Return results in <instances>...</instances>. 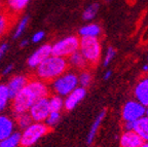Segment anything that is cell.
I'll return each instance as SVG.
<instances>
[{"mask_svg": "<svg viewBox=\"0 0 148 147\" xmlns=\"http://www.w3.org/2000/svg\"><path fill=\"white\" fill-rule=\"evenodd\" d=\"M44 37H45V32H44V31H42V30L37 31L36 33H34V34L32 35L30 41L32 42V43H38V42L43 40Z\"/></svg>", "mask_w": 148, "mask_h": 147, "instance_id": "obj_29", "label": "cell"}, {"mask_svg": "<svg viewBox=\"0 0 148 147\" xmlns=\"http://www.w3.org/2000/svg\"><path fill=\"white\" fill-rule=\"evenodd\" d=\"M29 41H30V40H28V39H23L21 41V43H20V46H21V47H26V46L29 44Z\"/></svg>", "mask_w": 148, "mask_h": 147, "instance_id": "obj_34", "label": "cell"}, {"mask_svg": "<svg viewBox=\"0 0 148 147\" xmlns=\"http://www.w3.org/2000/svg\"><path fill=\"white\" fill-rule=\"evenodd\" d=\"M68 66L65 58L51 55L35 68V76L44 82H51L67 71Z\"/></svg>", "mask_w": 148, "mask_h": 147, "instance_id": "obj_2", "label": "cell"}, {"mask_svg": "<svg viewBox=\"0 0 148 147\" xmlns=\"http://www.w3.org/2000/svg\"><path fill=\"white\" fill-rule=\"evenodd\" d=\"M7 51H8V43L3 42V43L0 44V61H1V59L5 56Z\"/></svg>", "mask_w": 148, "mask_h": 147, "instance_id": "obj_31", "label": "cell"}, {"mask_svg": "<svg viewBox=\"0 0 148 147\" xmlns=\"http://www.w3.org/2000/svg\"><path fill=\"white\" fill-rule=\"evenodd\" d=\"M29 21H30V18L28 16H25L18 21V23L16 24V27L14 29V35H12V38L18 39L23 35V33L25 32V30L27 29V26L29 25Z\"/></svg>", "mask_w": 148, "mask_h": 147, "instance_id": "obj_24", "label": "cell"}, {"mask_svg": "<svg viewBox=\"0 0 148 147\" xmlns=\"http://www.w3.org/2000/svg\"><path fill=\"white\" fill-rule=\"evenodd\" d=\"M16 122L8 115L0 114V141H2L14 132Z\"/></svg>", "mask_w": 148, "mask_h": 147, "instance_id": "obj_13", "label": "cell"}, {"mask_svg": "<svg viewBox=\"0 0 148 147\" xmlns=\"http://www.w3.org/2000/svg\"><path fill=\"white\" fill-rule=\"evenodd\" d=\"M49 99V104L51 111H57V112H61L63 108H64V100L61 96L59 95H53L51 97H47Z\"/></svg>", "mask_w": 148, "mask_h": 147, "instance_id": "obj_23", "label": "cell"}, {"mask_svg": "<svg viewBox=\"0 0 148 147\" xmlns=\"http://www.w3.org/2000/svg\"><path fill=\"white\" fill-rule=\"evenodd\" d=\"M92 82V74L88 71H82L78 76V84L82 87H88Z\"/></svg>", "mask_w": 148, "mask_h": 147, "instance_id": "obj_28", "label": "cell"}, {"mask_svg": "<svg viewBox=\"0 0 148 147\" xmlns=\"http://www.w3.org/2000/svg\"><path fill=\"white\" fill-rule=\"evenodd\" d=\"M134 132L141 137L144 142L148 141V116H143L135 122Z\"/></svg>", "mask_w": 148, "mask_h": 147, "instance_id": "obj_15", "label": "cell"}, {"mask_svg": "<svg viewBox=\"0 0 148 147\" xmlns=\"http://www.w3.org/2000/svg\"><path fill=\"white\" fill-rule=\"evenodd\" d=\"M49 129L44 122H34L25 128L21 133V144L22 147H31L36 144L42 137L49 133Z\"/></svg>", "mask_w": 148, "mask_h": 147, "instance_id": "obj_4", "label": "cell"}, {"mask_svg": "<svg viewBox=\"0 0 148 147\" xmlns=\"http://www.w3.org/2000/svg\"><path fill=\"white\" fill-rule=\"evenodd\" d=\"M49 89L46 82L38 78L29 79L23 90L12 98V112L14 115L28 112L37 100L49 97Z\"/></svg>", "mask_w": 148, "mask_h": 147, "instance_id": "obj_1", "label": "cell"}, {"mask_svg": "<svg viewBox=\"0 0 148 147\" xmlns=\"http://www.w3.org/2000/svg\"><path fill=\"white\" fill-rule=\"evenodd\" d=\"M143 69H144V71H148V65H145Z\"/></svg>", "mask_w": 148, "mask_h": 147, "instance_id": "obj_37", "label": "cell"}, {"mask_svg": "<svg viewBox=\"0 0 148 147\" xmlns=\"http://www.w3.org/2000/svg\"><path fill=\"white\" fill-rule=\"evenodd\" d=\"M10 99L12 98H10V95H9L6 84L0 83V114L5 110Z\"/></svg>", "mask_w": 148, "mask_h": 147, "instance_id": "obj_22", "label": "cell"}, {"mask_svg": "<svg viewBox=\"0 0 148 147\" xmlns=\"http://www.w3.org/2000/svg\"><path fill=\"white\" fill-rule=\"evenodd\" d=\"M98 10H99V4L98 3H92L90 6H88L84 12H82V19L84 21H90L95 18L96 14H97Z\"/></svg>", "mask_w": 148, "mask_h": 147, "instance_id": "obj_26", "label": "cell"}, {"mask_svg": "<svg viewBox=\"0 0 148 147\" xmlns=\"http://www.w3.org/2000/svg\"><path fill=\"white\" fill-rule=\"evenodd\" d=\"M78 87V76L74 72H65L51 81V89L56 95L66 97Z\"/></svg>", "mask_w": 148, "mask_h": 147, "instance_id": "obj_5", "label": "cell"}, {"mask_svg": "<svg viewBox=\"0 0 148 147\" xmlns=\"http://www.w3.org/2000/svg\"><path fill=\"white\" fill-rule=\"evenodd\" d=\"M29 81V78L26 75L23 74H18V75L12 76L10 79L7 82L6 87L8 89L9 95H10V98H14L18 93H20L24 89L27 82Z\"/></svg>", "mask_w": 148, "mask_h": 147, "instance_id": "obj_11", "label": "cell"}, {"mask_svg": "<svg viewBox=\"0 0 148 147\" xmlns=\"http://www.w3.org/2000/svg\"><path fill=\"white\" fill-rule=\"evenodd\" d=\"M20 144H21V133L16 131L2 141H0L1 147H18Z\"/></svg>", "mask_w": 148, "mask_h": 147, "instance_id": "obj_20", "label": "cell"}, {"mask_svg": "<svg viewBox=\"0 0 148 147\" xmlns=\"http://www.w3.org/2000/svg\"><path fill=\"white\" fill-rule=\"evenodd\" d=\"M49 56H51V45L49 43L42 44L37 48L36 51L33 52L30 55V57L28 58L27 64L30 68L35 69L38 65L41 64Z\"/></svg>", "mask_w": 148, "mask_h": 147, "instance_id": "obj_9", "label": "cell"}, {"mask_svg": "<svg viewBox=\"0 0 148 147\" xmlns=\"http://www.w3.org/2000/svg\"><path fill=\"white\" fill-rule=\"evenodd\" d=\"M145 114L148 116V106H147V108H146V111H145Z\"/></svg>", "mask_w": 148, "mask_h": 147, "instance_id": "obj_39", "label": "cell"}, {"mask_svg": "<svg viewBox=\"0 0 148 147\" xmlns=\"http://www.w3.org/2000/svg\"><path fill=\"white\" fill-rule=\"evenodd\" d=\"M68 65L72 66L73 68H76V69H84L86 66H88V63L84 60L83 56L79 53V51L75 52L74 54H72L71 56L68 57Z\"/></svg>", "mask_w": 148, "mask_h": 147, "instance_id": "obj_16", "label": "cell"}, {"mask_svg": "<svg viewBox=\"0 0 148 147\" xmlns=\"http://www.w3.org/2000/svg\"><path fill=\"white\" fill-rule=\"evenodd\" d=\"M61 120V112H57V111H51L49 116L46 117V120H44V124H46L47 128H53L59 124Z\"/></svg>", "mask_w": 148, "mask_h": 147, "instance_id": "obj_27", "label": "cell"}, {"mask_svg": "<svg viewBox=\"0 0 148 147\" xmlns=\"http://www.w3.org/2000/svg\"><path fill=\"white\" fill-rule=\"evenodd\" d=\"M134 124L135 122H127L125 124V131H134Z\"/></svg>", "mask_w": 148, "mask_h": 147, "instance_id": "obj_33", "label": "cell"}, {"mask_svg": "<svg viewBox=\"0 0 148 147\" xmlns=\"http://www.w3.org/2000/svg\"><path fill=\"white\" fill-rule=\"evenodd\" d=\"M28 113H29V115L34 122H44L46 117L49 116V114L51 113L47 97L37 100L30 107Z\"/></svg>", "mask_w": 148, "mask_h": 147, "instance_id": "obj_7", "label": "cell"}, {"mask_svg": "<svg viewBox=\"0 0 148 147\" xmlns=\"http://www.w3.org/2000/svg\"><path fill=\"white\" fill-rule=\"evenodd\" d=\"M110 76H111V71H107L106 73H105L104 79H105V80H107L108 78H110Z\"/></svg>", "mask_w": 148, "mask_h": 147, "instance_id": "obj_35", "label": "cell"}, {"mask_svg": "<svg viewBox=\"0 0 148 147\" xmlns=\"http://www.w3.org/2000/svg\"><path fill=\"white\" fill-rule=\"evenodd\" d=\"M31 0H6L7 8L12 14H18L27 7Z\"/></svg>", "mask_w": 148, "mask_h": 147, "instance_id": "obj_17", "label": "cell"}, {"mask_svg": "<svg viewBox=\"0 0 148 147\" xmlns=\"http://www.w3.org/2000/svg\"><path fill=\"white\" fill-rule=\"evenodd\" d=\"M0 147H1V146H0Z\"/></svg>", "mask_w": 148, "mask_h": 147, "instance_id": "obj_40", "label": "cell"}, {"mask_svg": "<svg viewBox=\"0 0 148 147\" xmlns=\"http://www.w3.org/2000/svg\"><path fill=\"white\" fill-rule=\"evenodd\" d=\"M2 10V0H0V12Z\"/></svg>", "mask_w": 148, "mask_h": 147, "instance_id": "obj_38", "label": "cell"}, {"mask_svg": "<svg viewBox=\"0 0 148 147\" xmlns=\"http://www.w3.org/2000/svg\"><path fill=\"white\" fill-rule=\"evenodd\" d=\"M12 26V14L7 12H0V37L7 33Z\"/></svg>", "mask_w": 148, "mask_h": 147, "instance_id": "obj_18", "label": "cell"}, {"mask_svg": "<svg viewBox=\"0 0 148 147\" xmlns=\"http://www.w3.org/2000/svg\"><path fill=\"white\" fill-rule=\"evenodd\" d=\"M146 107L138 101H129L123 108V118L125 122H136L145 115Z\"/></svg>", "mask_w": 148, "mask_h": 147, "instance_id": "obj_8", "label": "cell"}, {"mask_svg": "<svg viewBox=\"0 0 148 147\" xmlns=\"http://www.w3.org/2000/svg\"><path fill=\"white\" fill-rule=\"evenodd\" d=\"M14 116H16V124L18 126V128H21V129H23V130L33 122L32 118L30 117V115H29L28 112L21 113V114H16V115H14Z\"/></svg>", "mask_w": 148, "mask_h": 147, "instance_id": "obj_25", "label": "cell"}, {"mask_svg": "<svg viewBox=\"0 0 148 147\" xmlns=\"http://www.w3.org/2000/svg\"><path fill=\"white\" fill-rule=\"evenodd\" d=\"M141 147H148V141H145V142L142 144Z\"/></svg>", "mask_w": 148, "mask_h": 147, "instance_id": "obj_36", "label": "cell"}, {"mask_svg": "<svg viewBox=\"0 0 148 147\" xmlns=\"http://www.w3.org/2000/svg\"><path fill=\"white\" fill-rule=\"evenodd\" d=\"M101 33V28L97 24H90L80 28L79 35L81 37H97Z\"/></svg>", "mask_w": 148, "mask_h": 147, "instance_id": "obj_21", "label": "cell"}, {"mask_svg": "<svg viewBox=\"0 0 148 147\" xmlns=\"http://www.w3.org/2000/svg\"><path fill=\"white\" fill-rule=\"evenodd\" d=\"M12 70H14V65H12V64L7 65V66H5L4 68H3V70H2V75H8V74L12 73Z\"/></svg>", "mask_w": 148, "mask_h": 147, "instance_id": "obj_32", "label": "cell"}, {"mask_svg": "<svg viewBox=\"0 0 148 147\" xmlns=\"http://www.w3.org/2000/svg\"><path fill=\"white\" fill-rule=\"evenodd\" d=\"M144 141L134 131H125L120 137L121 147H141Z\"/></svg>", "mask_w": 148, "mask_h": 147, "instance_id": "obj_12", "label": "cell"}, {"mask_svg": "<svg viewBox=\"0 0 148 147\" xmlns=\"http://www.w3.org/2000/svg\"><path fill=\"white\" fill-rule=\"evenodd\" d=\"M105 114H106V111H105V110L101 111V112H100V114L97 116V118L95 120L94 124H92V126H90V133H88V139H86V142H88V144H92V140H94L96 134H97L98 130H99V126H100V124H101L102 120H104Z\"/></svg>", "mask_w": 148, "mask_h": 147, "instance_id": "obj_19", "label": "cell"}, {"mask_svg": "<svg viewBox=\"0 0 148 147\" xmlns=\"http://www.w3.org/2000/svg\"><path fill=\"white\" fill-rule=\"evenodd\" d=\"M86 95V87H77L75 90H73L70 94H68L66 96V98L64 100V108L68 111L73 110L84 99Z\"/></svg>", "mask_w": 148, "mask_h": 147, "instance_id": "obj_10", "label": "cell"}, {"mask_svg": "<svg viewBox=\"0 0 148 147\" xmlns=\"http://www.w3.org/2000/svg\"><path fill=\"white\" fill-rule=\"evenodd\" d=\"M135 96L137 101L143 106H148V78L142 79L135 87Z\"/></svg>", "mask_w": 148, "mask_h": 147, "instance_id": "obj_14", "label": "cell"}, {"mask_svg": "<svg viewBox=\"0 0 148 147\" xmlns=\"http://www.w3.org/2000/svg\"><path fill=\"white\" fill-rule=\"evenodd\" d=\"M78 51L88 64H98L101 57V44L97 37H81Z\"/></svg>", "mask_w": 148, "mask_h": 147, "instance_id": "obj_3", "label": "cell"}, {"mask_svg": "<svg viewBox=\"0 0 148 147\" xmlns=\"http://www.w3.org/2000/svg\"><path fill=\"white\" fill-rule=\"evenodd\" d=\"M79 49V38L74 35L60 39L51 45V55L61 58H68Z\"/></svg>", "mask_w": 148, "mask_h": 147, "instance_id": "obj_6", "label": "cell"}, {"mask_svg": "<svg viewBox=\"0 0 148 147\" xmlns=\"http://www.w3.org/2000/svg\"><path fill=\"white\" fill-rule=\"evenodd\" d=\"M114 56H115V49L113 47H109L107 49L106 56H105V59H104V66H108V64L112 61Z\"/></svg>", "mask_w": 148, "mask_h": 147, "instance_id": "obj_30", "label": "cell"}]
</instances>
